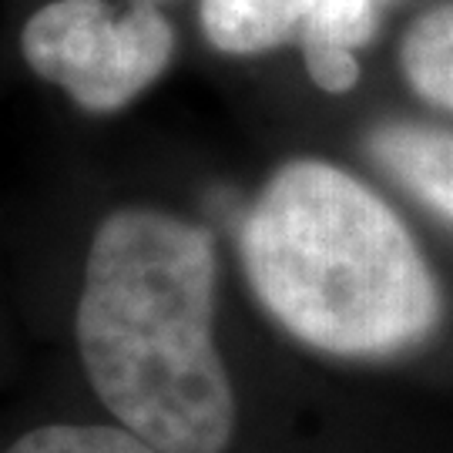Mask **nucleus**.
<instances>
[{"label":"nucleus","instance_id":"obj_5","mask_svg":"<svg viewBox=\"0 0 453 453\" xmlns=\"http://www.w3.org/2000/svg\"><path fill=\"white\" fill-rule=\"evenodd\" d=\"M366 151L400 188L453 226V131L423 121H383Z\"/></svg>","mask_w":453,"mask_h":453},{"label":"nucleus","instance_id":"obj_8","mask_svg":"<svg viewBox=\"0 0 453 453\" xmlns=\"http://www.w3.org/2000/svg\"><path fill=\"white\" fill-rule=\"evenodd\" d=\"M142 4H155V0H142Z\"/></svg>","mask_w":453,"mask_h":453},{"label":"nucleus","instance_id":"obj_1","mask_svg":"<svg viewBox=\"0 0 453 453\" xmlns=\"http://www.w3.org/2000/svg\"><path fill=\"white\" fill-rule=\"evenodd\" d=\"M211 316L205 228L158 209H121L97 226L78 303L84 370L118 423L158 453H222L235 434Z\"/></svg>","mask_w":453,"mask_h":453},{"label":"nucleus","instance_id":"obj_4","mask_svg":"<svg viewBox=\"0 0 453 453\" xmlns=\"http://www.w3.org/2000/svg\"><path fill=\"white\" fill-rule=\"evenodd\" d=\"M202 31L226 54H262L299 41L312 84L346 95L359 81L353 50L376 31V0H202Z\"/></svg>","mask_w":453,"mask_h":453},{"label":"nucleus","instance_id":"obj_7","mask_svg":"<svg viewBox=\"0 0 453 453\" xmlns=\"http://www.w3.org/2000/svg\"><path fill=\"white\" fill-rule=\"evenodd\" d=\"M7 453H158L125 426H41Z\"/></svg>","mask_w":453,"mask_h":453},{"label":"nucleus","instance_id":"obj_3","mask_svg":"<svg viewBox=\"0 0 453 453\" xmlns=\"http://www.w3.org/2000/svg\"><path fill=\"white\" fill-rule=\"evenodd\" d=\"M20 50L44 81L88 111H118L162 78L175 54V27L155 4L50 0L24 24Z\"/></svg>","mask_w":453,"mask_h":453},{"label":"nucleus","instance_id":"obj_2","mask_svg":"<svg viewBox=\"0 0 453 453\" xmlns=\"http://www.w3.org/2000/svg\"><path fill=\"white\" fill-rule=\"evenodd\" d=\"M242 262L262 309L326 357H406L443 323V289L403 219L319 158H296L265 181L245 219Z\"/></svg>","mask_w":453,"mask_h":453},{"label":"nucleus","instance_id":"obj_6","mask_svg":"<svg viewBox=\"0 0 453 453\" xmlns=\"http://www.w3.org/2000/svg\"><path fill=\"white\" fill-rule=\"evenodd\" d=\"M400 71L417 97L453 114V0L410 20L400 41Z\"/></svg>","mask_w":453,"mask_h":453}]
</instances>
